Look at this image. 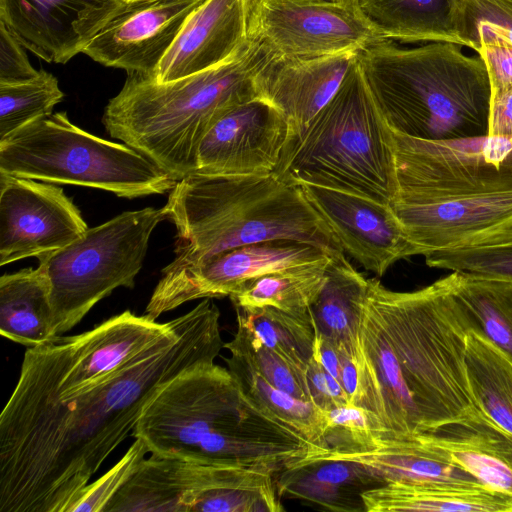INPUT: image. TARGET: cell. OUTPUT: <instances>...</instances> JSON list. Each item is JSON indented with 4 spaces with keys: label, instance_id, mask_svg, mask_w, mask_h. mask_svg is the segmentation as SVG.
<instances>
[{
    "label": "cell",
    "instance_id": "1",
    "mask_svg": "<svg viewBox=\"0 0 512 512\" xmlns=\"http://www.w3.org/2000/svg\"><path fill=\"white\" fill-rule=\"evenodd\" d=\"M224 348L212 298L103 380L61 399L6 404L0 415V512H70L109 455L170 381Z\"/></svg>",
    "mask_w": 512,
    "mask_h": 512
},
{
    "label": "cell",
    "instance_id": "2",
    "mask_svg": "<svg viewBox=\"0 0 512 512\" xmlns=\"http://www.w3.org/2000/svg\"><path fill=\"white\" fill-rule=\"evenodd\" d=\"M470 330L453 273L412 292L368 279L354 342L353 405L366 412L374 437L406 438L484 415L467 376Z\"/></svg>",
    "mask_w": 512,
    "mask_h": 512
},
{
    "label": "cell",
    "instance_id": "3",
    "mask_svg": "<svg viewBox=\"0 0 512 512\" xmlns=\"http://www.w3.org/2000/svg\"><path fill=\"white\" fill-rule=\"evenodd\" d=\"M152 455L217 465L293 470L316 452L301 433L260 408L228 368L193 367L145 406L131 433Z\"/></svg>",
    "mask_w": 512,
    "mask_h": 512
},
{
    "label": "cell",
    "instance_id": "4",
    "mask_svg": "<svg viewBox=\"0 0 512 512\" xmlns=\"http://www.w3.org/2000/svg\"><path fill=\"white\" fill-rule=\"evenodd\" d=\"M271 55L252 39L230 61L170 82L127 73L102 123L112 138L178 181L196 172L200 144L213 125L233 106L258 97L256 76Z\"/></svg>",
    "mask_w": 512,
    "mask_h": 512
},
{
    "label": "cell",
    "instance_id": "5",
    "mask_svg": "<svg viewBox=\"0 0 512 512\" xmlns=\"http://www.w3.org/2000/svg\"><path fill=\"white\" fill-rule=\"evenodd\" d=\"M176 227L171 267L267 241H294L344 252L299 185L267 175L194 172L178 180L165 204Z\"/></svg>",
    "mask_w": 512,
    "mask_h": 512
},
{
    "label": "cell",
    "instance_id": "6",
    "mask_svg": "<svg viewBox=\"0 0 512 512\" xmlns=\"http://www.w3.org/2000/svg\"><path fill=\"white\" fill-rule=\"evenodd\" d=\"M430 42L402 48L385 40L358 63L389 127L423 140L487 135L491 86L482 58Z\"/></svg>",
    "mask_w": 512,
    "mask_h": 512
},
{
    "label": "cell",
    "instance_id": "7",
    "mask_svg": "<svg viewBox=\"0 0 512 512\" xmlns=\"http://www.w3.org/2000/svg\"><path fill=\"white\" fill-rule=\"evenodd\" d=\"M273 174L391 204L398 194L393 132L360 68L358 57L330 101L288 137Z\"/></svg>",
    "mask_w": 512,
    "mask_h": 512
},
{
    "label": "cell",
    "instance_id": "8",
    "mask_svg": "<svg viewBox=\"0 0 512 512\" xmlns=\"http://www.w3.org/2000/svg\"><path fill=\"white\" fill-rule=\"evenodd\" d=\"M0 172L128 199L165 194L177 182L130 146L78 127L65 111L39 118L0 140Z\"/></svg>",
    "mask_w": 512,
    "mask_h": 512
},
{
    "label": "cell",
    "instance_id": "9",
    "mask_svg": "<svg viewBox=\"0 0 512 512\" xmlns=\"http://www.w3.org/2000/svg\"><path fill=\"white\" fill-rule=\"evenodd\" d=\"M165 219V207L126 211L38 257L50 284L55 337L74 328L115 289L134 288L151 235Z\"/></svg>",
    "mask_w": 512,
    "mask_h": 512
},
{
    "label": "cell",
    "instance_id": "10",
    "mask_svg": "<svg viewBox=\"0 0 512 512\" xmlns=\"http://www.w3.org/2000/svg\"><path fill=\"white\" fill-rule=\"evenodd\" d=\"M265 465H217L152 455L104 512H279L278 477Z\"/></svg>",
    "mask_w": 512,
    "mask_h": 512
},
{
    "label": "cell",
    "instance_id": "11",
    "mask_svg": "<svg viewBox=\"0 0 512 512\" xmlns=\"http://www.w3.org/2000/svg\"><path fill=\"white\" fill-rule=\"evenodd\" d=\"M130 310L89 331L58 336L26 349L8 405L61 399L103 380L108 374L157 342L174 326Z\"/></svg>",
    "mask_w": 512,
    "mask_h": 512
},
{
    "label": "cell",
    "instance_id": "12",
    "mask_svg": "<svg viewBox=\"0 0 512 512\" xmlns=\"http://www.w3.org/2000/svg\"><path fill=\"white\" fill-rule=\"evenodd\" d=\"M392 132L396 201L430 204L512 191V138L423 140Z\"/></svg>",
    "mask_w": 512,
    "mask_h": 512
},
{
    "label": "cell",
    "instance_id": "13",
    "mask_svg": "<svg viewBox=\"0 0 512 512\" xmlns=\"http://www.w3.org/2000/svg\"><path fill=\"white\" fill-rule=\"evenodd\" d=\"M251 38L275 55L297 58L360 52L386 40L355 0H258Z\"/></svg>",
    "mask_w": 512,
    "mask_h": 512
},
{
    "label": "cell",
    "instance_id": "14",
    "mask_svg": "<svg viewBox=\"0 0 512 512\" xmlns=\"http://www.w3.org/2000/svg\"><path fill=\"white\" fill-rule=\"evenodd\" d=\"M328 254L306 243L267 241L225 250L195 264L167 265L161 271L144 314L156 320L189 301L230 297L246 283L264 274L318 260Z\"/></svg>",
    "mask_w": 512,
    "mask_h": 512
},
{
    "label": "cell",
    "instance_id": "15",
    "mask_svg": "<svg viewBox=\"0 0 512 512\" xmlns=\"http://www.w3.org/2000/svg\"><path fill=\"white\" fill-rule=\"evenodd\" d=\"M87 229L61 187L0 172V266L57 251Z\"/></svg>",
    "mask_w": 512,
    "mask_h": 512
},
{
    "label": "cell",
    "instance_id": "16",
    "mask_svg": "<svg viewBox=\"0 0 512 512\" xmlns=\"http://www.w3.org/2000/svg\"><path fill=\"white\" fill-rule=\"evenodd\" d=\"M299 186L342 250L366 270L381 277L396 261L421 255L390 204L344 190Z\"/></svg>",
    "mask_w": 512,
    "mask_h": 512
},
{
    "label": "cell",
    "instance_id": "17",
    "mask_svg": "<svg viewBox=\"0 0 512 512\" xmlns=\"http://www.w3.org/2000/svg\"><path fill=\"white\" fill-rule=\"evenodd\" d=\"M290 134L284 115L255 97L228 110L203 138L196 172L250 176L272 174Z\"/></svg>",
    "mask_w": 512,
    "mask_h": 512
},
{
    "label": "cell",
    "instance_id": "18",
    "mask_svg": "<svg viewBox=\"0 0 512 512\" xmlns=\"http://www.w3.org/2000/svg\"><path fill=\"white\" fill-rule=\"evenodd\" d=\"M126 8L121 0H0V22L38 58L66 64Z\"/></svg>",
    "mask_w": 512,
    "mask_h": 512
},
{
    "label": "cell",
    "instance_id": "19",
    "mask_svg": "<svg viewBox=\"0 0 512 512\" xmlns=\"http://www.w3.org/2000/svg\"><path fill=\"white\" fill-rule=\"evenodd\" d=\"M390 205L421 255L512 242V191L430 204L394 200Z\"/></svg>",
    "mask_w": 512,
    "mask_h": 512
},
{
    "label": "cell",
    "instance_id": "20",
    "mask_svg": "<svg viewBox=\"0 0 512 512\" xmlns=\"http://www.w3.org/2000/svg\"><path fill=\"white\" fill-rule=\"evenodd\" d=\"M258 0H203L186 18L151 79L166 83L222 65L252 42Z\"/></svg>",
    "mask_w": 512,
    "mask_h": 512
},
{
    "label": "cell",
    "instance_id": "21",
    "mask_svg": "<svg viewBox=\"0 0 512 512\" xmlns=\"http://www.w3.org/2000/svg\"><path fill=\"white\" fill-rule=\"evenodd\" d=\"M203 0H151L127 6L84 48L110 68L152 77L188 15Z\"/></svg>",
    "mask_w": 512,
    "mask_h": 512
},
{
    "label": "cell",
    "instance_id": "22",
    "mask_svg": "<svg viewBox=\"0 0 512 512\" xmlns=\"http://www.w3.org/2000/svg\"><path fill=\"white\" fill-rule=\"evenodd\" d=\"M358 54L297 58L272 53L256 76L257 95L284 115L290 136L330 101Z\"/></svg>",
    "mask_w": 512,
    "mask_h": 512
},
{
    "label": "cell",
    "instance_id": "23",
    "mask_svg": "<svg viewBox=\"0 0 512 512\" xmlns=\"http://www.w3.org/2000/svg\"><path fill=\"white\" fill-rule=\"evenodd\" d=\"M412 436L487 487L512 497V434L486 414Z\"/></svg>",
    "mask_w": 512,
    "mask_h": 512
},
{
    "label": "cell",
    "instance_id": "24",
    "mask_svg": "<svg viewBox=\"0 0 512 512\" xmlns=\"http://www.w3.org/2000/svg\"><path fill=\"white\" fill-rule=\"evenodd\" d=\"M360 496L367 512H512V497L485 485L388 482Z\"/></svg>",
    "mask_w": 512,
    "mask_h": 512
},
{
    "label": "cell",
    "instance_id": "25",
    "mask_svg": "<svg viewBox=\"0 0 512 512\" xmlns=\"http://www.w3.org/2000/svg\"><path fill=\"white\" fill-rule=\"evenodd\" d=\"M369 24L386 40L449 42L461 46L458 0H355Z\"/></svg>",
    "mask_w": 512,
    "mask_h": 512
},
{
    "label": "cell",
    "instance_id": "26",
    "mask_svg": "<svg viewBox=\"0 0 512 512\" xmlns=\"http://www.w3.org/2000/svg\"><path fill=\"white\" fill-rule=\"evenodd\" d=\"M0 332L27 348L55 338L50 284L39 265L0 277Z\"/></svg>",
    "mask_w": 512,
    "mask_h": 512
},
{
    "label": "cell",
    "instance_id": "27",
    "mask_svg": "<svg viewBox=\"0 0 512 512\" xmlns=\"http://www.w3.org/2000/svg\"><path fill=\"white\" fill-rule=\"evenodd\" d=\"M368 279L346 259L344 252L331 254L325 284L311 306L318 333L353 357Z\"/></svg>",
    "mask_w": 512,
    "mask_h": 512
},
{
    "label": "cell",
    "instance_id": "28",
    "mask_svg": "<svg viewBox=\"0 0 512 512\" xmlns=\"http://www.w3.org/2000/svg\"><path fill=\"white\" fill-rule=\"evenodd\" d=\"M384 484L359 464L348 461H321L294 470H286L278 477L280 495L287 493L303 498L332 511L360 510L355 506L356 491Z\"/></svg>",
    "mask_w": 512,
    "mask_h": 512
},
{
    "label": "cell",
    "instance_id": "29",
    "mask_svg": "<svg viewBox=\"0 0 512 512\" xmlns=\"http://www.w3.org/2000/svg\"><path fill=\"white\" fill-rule=\"evenodd\" d=\"M330 256L264 274L246 283L230 299L239 308L270 306L289 313L304 312L325 284Z\"/></svg>",
    "mask_w": 512,
    "mask_h": 512
},
{
    "label": "cell",
    "instance_id": "30",
    "mask_svg": "<svg viewBox=\"0 0 512 512\" xmlns=\"http://www.w3.org/2000/svg\"><path fill=\"white\" fill-rule=\"evenodd\" d=\"M469 386L480 410L512 434V359L482 334H467Z\"/></svg>",
    "mask_w": 512,
    "mask_h": 512
},
{
    "label": "cell",
    "instance_id": "31",
    "mask_svg": "<svg viewBox=\"0 0 512 512\" xmlns=\"http://www.w3.org/2000/svg\"><path fill=\"white\" fill-rule=\"evenodd\" d=\"M225 361L232 376L252 401L301 433L316 447V452L311 455L322 451L327 429L326 411L276 388L236 352H230Z\"/></svg>",
    "mask_w": 512,
    "mask_h": 512
},
{
    "label": "cell",
    "instance_id": "32",
    "mask_svg": "<svg viewBox=\"0 0 512 512\" xmlns=\"http://www.w3.org/2000/svg\"><path fill=\"white\" fill-rule=\"evenodd\" d=\"M454 274V293L474 330L512 359V280L462 272Z\"/></svg>",
    "mask_w": 512,
    "mask_h": 512
},
{
    "label": "cell",
    "instance_id": "33",
    "mask_svg": "<svg viewBox=\"0 0 512 512\" xmlns=\"http://www.w3.org/2000/svg\"><path fill=\"white\" fill-rule=\"evenodd\" d=\"M235 309L269 349L307 378L318 335L311 307L299 313L270 306Z\"/></svg>",
    "mask_w": 512,
    "mask_h": 512
},
{
    "label": "cell",
    "instance_id": "34",
    "mask_svg": "<svg viewBox=\"0 0 512 512\" xmlns=\"http://www.w3.org/2000/svg\"><path fill=\"white\" fill-rule=\"evenodd\" d=\"M64 96L57 78L45 70L25 81L0 83V140L52 114Z\"/></svg>",
    "mask_w": 512,
    "mask_h": 512
},
{
    "label": "cell",
    "instance_id": "35",
    "mask_svg": "<svg viewBox=\"0 0 512 512\" xmlns=\"http://www.w3.org/2000/svg\"><path fill=\"white\" fill-rule=\"evenodd\" d=\"M224 348L244 356L276 388L303 401L314 403L307 378L269 349L239 314L236 333L231 341L224 343Z\"/></svg>",
    "mask_w": 512,
    "mask_h": 512
},
{
    "label": "cell",
    "instance_id": "36",
    "mask_svg": "<svg viewBox=\"0 0 512 512\" xmlns=\"http://www.w3.org/2000/svg\"><path fill=\"white\" fill-rule=\"evenodd\" d=\"M428 266L512 280V242L441 249L423 255Z\"/></svg>",
    "mask_w": 512,
    "mask_h": 512
},
{
    "label": "cell",
    "instance_id": "37",
    "mask_svg": "<svg viewBox=\"0 0 512 512\" xmlns=\"http://www.w3.org/2000/svg\"><path fill=\"white\" fill-rule=\"evenodd\" d=\"M148 453L146 445L135 438L127 452L109 471L86 486L70 512H104L109 501L131 477Z\"/></svg>",
    "mask_w": 512,
    "mask_h": 512
},
{
    "label": "cell",
    "instance_id": "38",
    "mask_svg": "<svg viewBox=\"0 0 512 512\" xmlns=\"http://www.w3.org/2000/svg\"><path fill=\"white\" fill-rule=\"evenodd\" d=\"M372 442L373 433L366 412L349 404L327 411L324 447L317 454L364 450Z\"/></svg>",
    "mask_w": 512,
    "mask_h": 512
},
{
    "label": "cell",
    "instance_id": "39",
    "mask_svg": "<svg viewBox=\"0 0 512 512\" xmlns=\"http://www.w3.org/2000/svg\"><path fill=\"white\" fill-rule=\"evenodd\" d=\"M487 27L512 43V0H458L456 29L464 47L465 37Z\"/></svg>",
    "mask_w": 512,
    "mask_h": 512
},
{
    "label": "cell",
    "instance_id": "40",
    "mask_svg": "<svg viewBox=\"0 0 512 512\" xmlns=\"http://www.w3.org/2000/svg\"><path fill=\"white\" fill-rule=\"evenodd\" d=\"M464 47L482 58L491 89L512 85V43L504 36L487 27L477 28L465 37Z\"/></svg>",
    "mask_w": 512,
    "mask_h": 512
},
{
    "label": "cell",
    "instance_id": "41",
    "mask_svg": "<svg viewBox=\"0 0 512 512\" xmlns=\"http://www.w3.org/2000/svg\"><path fill=\"white\" fill-rule=\"evenodd\" d=\"M26 48L0 22V83H13L35 77L36 70L29 62Z\"/></svg>",
    "mask_w": 512,
    "mask_h": 512
},
{
    "label": "cell",
    "instance_id": "42",
    "mask_svg": "<svg viewBox=\"0 0 512 512\" xmlns=\"http://www.w3.org/2000/svg\"><path fill=\"white\" fill-rule=\"evenodd\" d=\"M306 377L314 403L320 409L327 412L351 404L341 383L323 367L316 352L310 360Z\"/></svg>",
    "mask_w": 512,
    "mask_h": 512
},
{
    "label": "cell",
    "instance_id": "43",
    "mask_svg": "<svg viewBox=\"0 0 512 512\" xmlns=\"http://www.w3.org/2000/svg\"><path fill=\"white\" fill-rule=\"evenodd\" d=\"M487 135L512 138V85L491 89Z\"/></svg>",
    "mask_w": 512,
    "mask_h": 512
},
{
    "label": "cell",
    "instance_id": "44",
    "mask_svg": "<svg viewBox=\"0 0 512 512\" xmlns=\"http://www.w3.org/2000/svg\"><path fill=\"white\" fill-rule=\"evenodd\" d=\"M121 1L125 5L131 6V5H136V4L144 3V2H147V1H151V0H121Z\"/></svg>",
    "mask_w": 512,
    "mask_h": 512
},
{
    "label": "cell",
    "instance_id": "45",
    "mask_svg": "<svg viewBox=\"0 0 512 512\" xmlns=\"http://www.w3.org/2000/svg\"><path fill=\"white\" fill-rule=\"evenodd\" d=\"M308 1H320V2H324V1H330V2H344V1H350V0H308Z\"/></svg>",
    "mask_w": 512,
    "mask_h": 512
}]
</instances>
